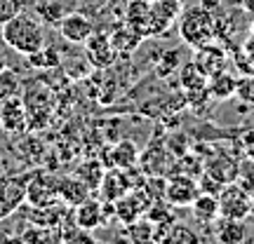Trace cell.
Wrapping results in <instances>:
<instances>
[{"mask_svg": "<svg viewBox=\"0 0 254 244\" xmlns=\"http://www.w3.org/2000/svg\"><path fill=\"white\" fill-rule=\"evenodd\" d=\"M2 40L7 43L14 52L19 54H33L36 49L45 45V31L43 24L38 21V17L28 14V12H19L14 19H9L7 24H2Z\"/></svg>", "mask_w": 254, "mask_h": 244, "instance_id": "6da1fadb", "label": "cell"}, {"mask_svg": "<svg viewBox=\"0 0 254 244\" xmlns=\"http://www.w3.org/2000/svg\"><path fill=\"white\" fill-rule=\"evenodd\" d=\"M177 24H179L182 40L193 49L214 40V17L202 5H190V7L182 9L177 17Z\"/></svg>", "mask_w": 254, "mask_h": 244, "instance_id": "7a4b0ae2", "label": "cell"}, {"mask_svg": "<svg viewBox=\"0 0 254 244\" xmlns=\"http://www.w3.org/2000/svg\"><path fill=\"white\" fill-rule=\"evenodd\" d=\"M217 197H219V216H224V218L247 221V216L254 211L252 193L245 190L238 181L224 186Z\"/></svg>", "mask_w": 254, "mask_h": 244, "instance_id": "3957f363", "label": "cell"}, {"mask_svg": "<svg viewBox=\"0 0 254 244\" xmlns=\"http://www.w3.org/2000/svg\"><path fill=\"white\" fill-rule=\"evenodd\" d=\"M148 207H151V197L146 195V190L132 188L113 202V216L118 218L123 226H127V223H134L139 218H144Z\"/></svg>", "mask_w": 254, "mask_h": 244, "instance_id": "277c9868", "label": "cell"}, {"mask_svg": "<svg viewBox=\"0 0 254 244\" xmlns=\"http://www.w3.org/2000/svg\"><path fill=\"white\" fill-rule=\"evenodd\" d=\"M31 179V176H28ZM28 179L19 176H0V221L9 218L26 202Z\"/></svg>", "mask_w": 254, "mask_h": 244, "instance_id": "5b68a950", "label": "cell"}, {"mask_svg": "<svg viewBox=\"0 0 254 244\" xmlns=\"http://www.w3.org/2000/svg\"><path fill=\"white\" fill-rule=\"evenodd\" d=\"M198 179L186 176V174H172L165 181V199L172 207H190V202L198 197Z\"/></svg>", "mask_w": 254, "mask_h": 244, "instance_id": "8992f818", "label": "cell"}, {"mask_svg": "<svg viewBox=\"0 0 254 244\" xmlns=\"http://www.w3.org/2000/svg\"><path fill=\"white\" fill-rule=\"evenodd\" d=\"M116 47L111 43V36L109 33H92L85 43V59L90 63L92 68L97 71H104V68H111L113 61H116Z\"/></svg>", "mask_w": 254, "mask_h": 244, "instance_id": "52a82bcc", "label": "cell"}, {"mask_svg": "<svg viewBox=\"0 0 254 244\" xmlns=\"http://www.w3.org/2000/svg\"><path fill=\"white\" fill-rule=\"evenodd\" d=\"M24 108L28 115V127H45L52 118V97L45 87L28 90V97H24Z\"/></svg>", "mask_w": 254, "mask_h": 244, "instance_id": "ba28073f", "label": "cell"}, {"mask_svg": "<svg viewBox=\"0 0 254 244\" xmlns=\"http://www.w3.org/2000/svg\"><path fill=\"white\" fill-rule=\"evenodd\" d=\"M172 162L174 157L170 153L167 144H158V141H153L144 153L139 155V167H141V172L146 176H165L172 169Z\"/></svg>", "mask_w": 254, "mask_h": 244, "instance_id": "9c48e42d", "label": "cell"}, {"mask_svg": "<svg viewBox=\"0 0 254 244\" xmlns=\"http://www.w3.org/2000/svg\"><path fill=\"white\" fill-rule=\"evenodd\" d=\"M240 162H238L233 155L228 153H214L205 160V174L209 179H214L221 186H228V183H236L240 179Z\"/></svg>", "mask_w": 254, "mask_h": 244, "instance_id": "30bf717a", "label": "cell"}, {"mask_svg": "<svg viewBox=\"0 0 254 244\" xmlns=\"http://www.w3.org/2000/svg\"><path fill=\"white\" fill-rule=\"evenodd\" d=\"M59 33L66 43L71 45H85L87 38L94 33V24L90 17H85L82 12H71V14H64L59 21Z\"/></svg>", "mask_w": 254, "mask_h": 244, "instance_id": "8fae6325", "label": "cell"}, {"mask_svg": "<svg viewBox=\"0 0 254 244\" xmlns=\"http://www.w3.org/2000/svg\"><path fill=\"white\" fill-rule=\"evenodd\" d=\"M0 127L7 134H21L28 129V115L24 108V101L17 97H7L0 103Z\"/></svg>", "mask_w": 254, "mask_h": 244, "instance_id": "7c38bea8", "label": "cell"}, {"mask_svg": "<svg viewBox=\"0 0 254 244\" xmlns=\"http://www.w3.org/2000/svg\"><path fill=\"white\" fill-rule=\"evenodd\" d=\"M106 202H99V199H82L80 204L75 207L73 211V218H75V223L82 228V230H97V228L104 226V221H106Z\"/></svg>", "mask_w": 254, "mask_h": 244, "instance_id": "4fadbf2b", "label": "cell"}, {"mask_svg": "<svg viewBox=\"0 0 254 244\" xmlns=\"http://www.w3.org/2000/svg\"><path fill=\"white\" fill-rule=\"evenodd\" d=\"M236 92H238V78L233 73H228L226 68L212 73L207 78V94L212 101H228L236 97Z\"/></svg>", "mask_w": 254, "mask_h": 244, "instance_id": "5bb4252c", "label": "cell"}, {"mask_svg": "<svg viewBox=\"0 0 254 244\" xmlns=\"http://www.w3.org/2000/svg\"><path fill=\"white\" fill-rule=\"evenodd\" d=\"M129 188V183H127V176L123 169L118 167H113L109 172H104L101 176V183H99V193H101V199L104 202H116L118 197H123Z\"/></svg>", "mask_w": 254, "mask_h": 244, "instance_id": "9a60e30c", "label": "cell"}, {"mask_svg": "<svg viewBox=\"0 0 254 244\" xmlns=\"http://www.w3.org/2000/svg\"><path fill=\"white\" fill-rule=\"evenodd\" d=\"M212 226H214V237H217L221 244H240V242H245L247 240L245 221L219 216Z\"/></svg>", "mask_w": 254, "mask_h": 244, "instance_id": "2e32d148", "label": "cell"}, {"mask_svg": "<svg viewBox=\"0 0 254 244\" xmlns=\"http://www.w3.org/2000/svg\"><path fill=\"white\" fill-rule=\"evenodd\" d=\"M193 61L198 63L207 75L226 68V54H224V49L217 47L214 43H207V45H202V47H195V56H193Z\"/></svg>", "mask_w": 254, "mask_h": 244, "instance_id": "e0dca14e", "label": "cell"}, {"mask_svg": "<svg viewBox=\"0 0 254 244\" xmlns=\"http://www.w3.org/2000/svg\"><path fill=\"white\" fill-rule=\"evenodd\" d=\"M190 211H193V216H195L198 223L212 226L219 218V197L212 195V193H202V190H200L198 197L190 202Z\"/></svg>", "mask_w": 254, "mask_h": 244, "instance_id": "ac0fdd59", "label": "cell"}, {"mask_svg": "<svg viewBox=\"0 0 254 244\" xmlns=\"http://www.w3.org/2000/svg\"><path fill=\"white\" fill-rule=\"evenodd\" d=\"M57 195L66 207H78L82 199L90 197V186L82 181V179H62L57 183Z\"/></svg>", "mask_w": 254, "mask_h": 244, "instance_id": "d6986e66", "label": "cell"}, {"mask_svg": "<svg viewBox=\"0 0 254 244\" xmlns=\"http://www.w3.org/2000/svg\"><path fill=\"white\" fill-rule=\"evenodd\" d=\"M144 33L139 31V28H134L132 24H125V26L116 28L113 33H111V43H113V47H116V52L118 54H132L136 47L141 45V40H144Z\"/></svg>", "mask_w": 254, "mask_h": 244, "instance_id": "ffe728a7", "label": "cell"}, {"mask_svg": "<svg viewBox=\"0 0 254 244\" xmlns=\"http://www.w3.org/2000/svg\"><path fill=\"white\" fill-rule=\"evenodd\" d=\"M111 164L118 169H127L139 164V148L134 146V141H120L111 148Z\"/></svg>", "mask_w": 254, "mask_h": 244, "instance_id": "44dd1931", "label": "cell"}, {"mask_svg": "<svg viewBox=\"0 0 254 244\" xmlns=\"http://www.w3.org/2000/svg\"><path fill=\"white\" fill-rule=\"evenodd\" d=\"M19 242L52 244V242H62V235H59V228H55V226H31L19 235Z\"/></svg>", "mask_w": 254, "mask_h": 244, "instance_id": "7402d4cb", "label": "cell"}, {"mask_svg": "<svg viewBox=\"0 0 254 244\" xmlns=\"http://www.w3.org/2000/svg\"><path fill=\"white\" fill-rule=\"evenodd\" d=\"M207 73L200 68L195 61H189L186 66L182 68V85H184V90L189 92H202V90H207Z\"/></svg>", "mask_w": 254, "mask_h": 244, "instance_id": "603a6c76", "label": "cell"}, {"mask_svg": "<svg viewBox=\"0 0 254 244\" xmlns=\"http://www.w3.org/2000/svg\"><path fill=\"white\" fill-rule=\"evenodd\" d=\"M163 242L165 244H198L200 235L190 226H186V223H177V221H174L172 226L167 228Z\"/></svg>", "mask_w": 254, "mask_h": 244, "instance_id": "cb8c5ba5", "label": "cell"}, {"mask_svg": "<svg viewBox=\"0 0 254 244\" xmlns=\"http://www.w3.org/2000/svg\"><path fill=\"white\" fill-rule=\"evenodd\" d=\"M127 230L125 235L129 242L134 244H146V242H153V233H155V226L153 221H148V218H139V221H134V223H127Z\"/></svg>", "mask_w": 254, "mask_h": 244, "instance_id": "d4e9b609", "label": "cell"}, {"mask_svg": "<svg viewBox=\"0 0 254 244\" xmlns=\"http://www.w3.org/2000/svg\"><path fill=\"white\" fill-rule=\"evenodd\" d=\"M28 61H31V66H36L40 71H50V68L62 66V56H59V52H57L55 47L43 45L40 49H36L33 54H28Z\"/></svg>", "mask_w": 254, "mask_h": 244, "instance_id": "484cf974", "label": "cell"}, {"mask_svg": "<svg viewBox=\"0 0 254 244\" xmlns=\"http://www.w3.org/2000/svg\"><path fill=\"white\" fill-rule=\"evenodd\" d=\"M236 97H240V101H245L250 106H254V75L247 73L243 78H238V92Z\"/></svg>", "mask_w": 254, "mask_h": 244, "instance_id": "4316f807", "label": "cell"}, {"mask_svg": "<svg viewBox=\"0 0 254 244\" xmlns=\"http://www.w3.org/2000/svg\"><path fill=\"white\" fill-rule=\"evenodd\" d=\"M21 0H0V26L7 24L9 19H14L21 12Z\"/></svg>", "mask_w": 254, "mask_h": 244, "instance_id": "83f0119b", "label": "cell"}, {"mask_svg": "<svg viewBox=\"0 0 254 244\" xmlns=\"http://www.w3.org/2000/svg\"><path fill=\"white\" fill-rule=\"evenodd\" d=\"M240 148H243L245 157L254 160V129H245V132L240 134Z\"/></svg>", "mask_w": 254, "mask_h": 244, "instance_id": "f1b7e54d", "label": "cell"}, {"mask_svg": "<svg viewBox=\"0 0 254 244\" xmlns=\"http://www.w3.org/2000/svg\"><path fill=\"white\" fill-rule=\"evenodd\" d=\"M38 12H40L43 17H47V19H50V17H55V21H57V19L62 21V17H64V14H62V9H59V2H57V0H55V2H50V5H43V7L38 9Z\"/></svg>", "mask_w": 254, "mask_h": 244, "instance_id": "f546056e", "label": "cell"}, {"mask_svg": "<svg viewBox=\"0 0 254 244\" xmlns=\"http://www.w3.org/2000/svg\"><path fill=\"white\" fill-rule=\"evenodd\" d=\"M12 240H17V242H19V235L9 233L7 228L2 226V221H0V244H2V242H12Z\"/></svg>", "mask_w": 254, "mask_h": 244, "instance_id": "4dcf8cb0", "label": "cell"}, {"mask_svg": "<svg viewBox=\"0 0 254 244\" xmlns=\"http://www.w3.org/2000/svg\"><path fill=\"white\" fill-rule=\"evenodd\" d=\"M243 52H245V56H247V61L252 63V68H254V36L250 38L245 43V47H243Z\"/></svg>", "mask_w": 254, "mask_h": 244, "instance_id": "1f68e13d", "label": "cell"}, {"mask_svg": "<svg viewBox=\"0 0 254 244\" xmlns=\"http://www.w3.org/2000/svg\"><path fill=\"white\" fill-rule=\"evenodd\" d=\"M240 7L247 9V12H252V14H254V0H240Z\"/></svg>", "mask_w": 254, "mask_h": 244, "instance_id": "d6a6232c", "label": "cell"}, {"mask_svg": "<svg viewBox=\"0 0 254 244\" xmlns=\"http://www.w3.org/2000/svg\"><path fill=\"white\" fill-rule=\"evenodd\" d=\"M252 36H254V24H252Z\"/></svg>", "mask_w": 254, "mask_h": 244, "instance_id": "836d02e7", "label": "cell"}, {"mask_svg": "<svg viewBox=\"0 0 254 244\" xmlns=\"http://www.w3.org/2000/svg\"><path fill=\"white\" fill-rule=\"evenodd\" d=\"M252 199H254V195H252Z\"/></svg>", "mask_w": 254, "mask_h": 244, "instance_id": "e575fe53", "label": "cell"}]
</instances>
